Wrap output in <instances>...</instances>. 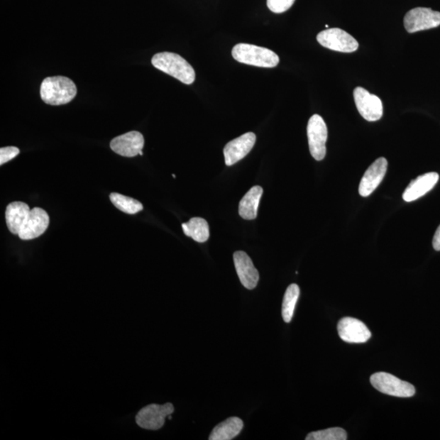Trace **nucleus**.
<instances>
[{"mask_svg": "<svg viewBox=\"0 0 440 440\" xmlns=\"http://www.w3.org/2000/svg\"><path fill=\"white\" fill-rule=\"evenodd\" d=\"M152 65L185 84L189 85L195 81L194 69L178 54L167 52L157 53L152 58Z\"/></svg>", "mask_w": 440, "mask_h": 440, "instance_id": "1", "label": "nucleus"}, {"mask_svg": "<svg viewBox=\"0 0 440 440\" xmlns=\"http://www.w3.org/2000/svg\"><path fill=\"white\" fill-rule=\"evenodd\" d=\"M75 82L64 76L48 77L42 82L40 96L43 102L50 106H62L76 97Z\"/></svg>", "mask_w": 440, "mask_h": 440, "instance_id": "2", "label": "nucleus"}, {"mask_svg": "<svg viewBox=\"0 0 440 440\" xmlns=\"http://www.w3.org/2000/svg\"><path fill=\"white\" fill-rule=\"evenodd\" d=\"M232 55L236 62L257 67L274 68L280 62L277 54L270 49L248 43L236 44L233 48Z\"/></svg>", "mask_w": 440, "mask_h": 440, "instance_id": "3", "label": "nucleus"}, {"mask_svg": "<svg viewBox=\"0 0 440 440\" xmlns=\"http://www.w3.org/2000/svg\"><path fill=\"white\" fill-rule=\"evenodd\" d=\"M370 383L378 392L395 397H412L416 392L415 387L411 383L400 380L388 373L379 372L373 374Z\"/></svg>", "mask_w": 440, "mask_h": 440, "instance_id": "4", "label": "nucleus"}, {"mask_svg": "<svg viewBox=\"0 0 440 440\" xmlns=\"http://www.w3.org/2000/svg\"><path fill=\"white\" fill-rule=\"evenodd\" d=\"M308 145L312 156L317 161H321L326 155V141L328 129L326 123L320 115L314 114L308 121Z\"/></svg>", "mask_w": 440, "mask_h": 440, "instance_id": "5", "label": "nucleus"}, {"mask_svg": "<svg viewBox=\"0 0 440 440\" xmlns=\"http://www.w3.org/2000/svg\"><path fill=\"white\" fill-rule=\"evenodd\" d=\"M317 40L323 47L340 53H353L359 48V43L353 36L339 28L323 31L319 33Z\"/></svg>", "mask_w": 440, "mask_h": 440, "instance_id": "6", "label": "nucleus"}, {"mask_svg": "<svg viewBox=\"0 0 440 440\" xmlns=\"http://www.w3.org/2000/svg\"><path fill=\"white\" fill-rule=\"evenodd\" d=\"M172 404H153L141 409L136 417V424L146 430L157 431L164 426L165 419L174 412Z\"/></svg>", "mask_w": 440, "mask_h": 440, "instance_id": "7", "label": "nucleus"}, {"mask_svg": "<svg viewBox=\"0 0 440 440\" xmlns=\"http://www.w3.org/2000/svg\"><path fill=\"white\" fill-rule=\"evenodd\" d=\"M404 24L407 31L415 33L440 26V13L427 8H416L407 13Z\"/></svg>", "mask_w": 440, "mask_h": 440, "instance_id": "8", "label": "nucleus"}, {"mask_svg": "<svg viewBox=\"0 0 440 440\" xmlns=\"http://www.w3.org/2000/svg\"><path fill=\"white\" fill-rule=\"evenodd\" d=\"M353 94L356 108L363 118L368 122H376L381 119L383 106L380 98L361 87L355 88Z\"/></svg>", "mask_w": 440, "mask_h": 440, "instance_id": "9", "label": "nucleus"}, {"mask_svg": "<svg viewBox=\"0 0 440 440\" xmlns=\"http://www.w3.org/2000/svg\"><path fill=\"white\" fill-rule=\"evenodd\" d=\"M341 339L349 343H365L372 336L370 330L357 319L345 317L338 324Z\"/></svg>", "mask_w": 440, "mask_h": 440, "instance_id": "10", "label": "nucleus"}, {"mask_svg": "<svg viewBox=\"0 0 440 440\" xmlns=\"http://www.w3.org/2000/svg\"><path fill=\"white\" fill-rule=\"evenodd\" d=\"M145 145L144 136L139 131H130L128 133L115 137L110 142V148L119 155L133 158L142 151Z\"/></svg>", "mask_w": 440, "mask_h": 440, "instance_id": "11", "label": "nucleus"}, {"mask_svg": "<svg viewBox=\"0 0 440 440\" xmlns=\"http://www.w3.org/2000/svg\"><path fill=\"white\" fill-rule=\"evenodd\" d=\"M255 141V134L248 132L229 142L224 148L225 164L230 167L241 161L252 150Z\"/></svg>", "mask_w": 440, "mask_h": 440, "instance_id": "12", "label": "nucleus"}, {"mask_svg": "<svg viewBox=\"0 0 440 440\" xmlns=\"http://www.w3.org/2000/svg\"><path fill=\"white\" fill-rule=\"evenodd\" d=\"M50 220L45 211L40 207L33 208L18 236L25 241L37 238L46 232Z\"/></svg>", "mask_w": 440, "mask_h": 440, "instance_id": "13", "label": "nucleus"}, {"mask_svg": "<svg viewBox=\"0 0 440 440\" xmlns=\"http://www.w3.org/2000/svg\"><path fill=\"white\" fill-rule=\"evenodd\" d=\"M387 159L379 158L368 168L361 181L359 187L361 196L366 197L375 191L387 173Z\"/></svg>", "mask_w": 440, "mask_h": 440, "instance_id": "14", "label": "nucleus"}, {"mask_svg": "<svg viewBox=\"0 0 440 440\" xmlns=\"http://www.w3.org/2000/svg\"><path fill=\"white\" fill-rule=\"evenodd\" d=\"M233 260L236 273L242 285L246 289H255L260 280V274L251 258L244 251H236L233 255Z\"/></svg>", "mask_w": 440, "mask_h": 440, "instance_id": "15", "label": "nucleus"}, {"mask_svg": "<svg viewBox=\"0 0 440 440\" xmlns=\"http://www.w3.org/2000/svg\"><path fill=\"white\" fill-rule=\"evenodd\" d=\"M439 174L430 172L418 176L412 180L403 194V199L407 202H414L426 195L438 183Z\"/></svg>", "mask_w": 440, "mask_h": 440, "instance_id": "16", "label": "nucleus"}, {"mask_svg": "<svg viewBox=\"0 0 440 440\" xmlns=\"http://www.w3.org/2000/svg\"><path fill=\"white\" fill-rule=\"evenodd\" d=\"M31 211V209L25 202L10 203L5 212V219H6L7 226L11 233L18 236Z\"/></svg>", "mask_w": 440, "mask_h": 440, "instance_id": "17", "label": "nucleus"}, {"mask_svg": "<svg viewBox=\"0 0 440 440\" xmlns=\"http://www.w3.org/2000/svg\"><path fill=\"white\" fill-rule=\"evenodd\" d=\"M263 192L262 187L254 186L246 192L239 204V214L242 219L247 220L256 219Z\"/></svg>", "mask_w": 440, "mask_h": 440, "instance_id": "18", "label": "nucleus"}, {"mask_svg": "<svg viewBox=\"0 0 440 440\" xmlns=\"http://www.w3.org/2000/svg\"><path fill=\"white\" fill-rule=\"evenodd\" d=\"M244 423L239 417H233L219 423L213 429L210 440H231L238 436L243 429Z\"/></svg>", "mask_w": 440, "mask_h": 440, "instance_id": "19", "label": "nucleus"}, {"mask_svg": "<svg viewBox=\"0 0 440 440\" xmlns=\"http://www.w3.org/2000/svg\"><path fill=\"white\" fill-rule=\"evenodd\" d=\"M184 233L197 242H205L210 236V230L207 220L199 217L192 218L188 223L182 224Z\"/></svg>", "mask_w": 440, "mask_h": 440, "instance_id": "20", "label": "nucleus"}, {"mask_svg": "<svg viewBox=\"0 0 440 440\" xmlns=\"http://www.w3.org/2000/svg\"><path fill=\"white\" fill-rule=\"evenodd\" d=\"M299 295L300 290L298 285L291 284L286 290L282 304V317L285 322L290 323L292 320Z\"/></svg>", "mask_w": 440, "mask_h": 440, "instance_id": "21", "label": "nucleus"}, {"mask_svg": "<svg viewBox=\"0 0 440 440\" xmlns=\"http://www.w3.org/2000/svg\"><path fill=\"white\" fill-rule=\"evenodd\" d=\"M109 199L115 207L126 214H135L143 210V205L139 201L117 194V192L110 194Z\"/></svg>", "mask_w": 440, "mask_h": 440, "instance_id": "22", "label": "nucleus"}, {"mask_svg": "<svg viewBox=\"0 0 440 440\" xmlns=\"http://www.w3.org/2000/svg\"><path fill=\"white\" fill-rule=\"evenodd\" d=\"M346 439H348V434L346 431L339 427L312 432L306 437V440H346Z\"/></svg>", "mask_w": 440, "mask_h": 440, "instance_id": "23", "label": "nucleus"}, {"mask_svg": "<svg viewBox=\"0 0 440 440\" xmlns=\"http://www.w3.org/2000/svg\"><path fill=\"white\" fill-rule=\"evenodd\" d=\"M295 0H267L269 9L275 13H282L293 6Z\"/></svg>", "mask_w": 440, "mask_h": 440, "instance_id": "24", "label": "nucleus"}, {"mask_svg": "<svg viewBox=\"0 0 440 440\" xmlns=\"http://www.w3.org/2000/svg\"><path fill=\"white\" fill-rule=\"evenodd\" d=\"M20 153L19 148L13 146L0 148V165H4L15 158Z\"/></svg>", "mask_w": 440, "mask_h": 440, "instance_id": "25", "label": "nucleus"}, {"mask_svg": "<svg viewBox=\"0 0 440 440\" xmlns=\"http://www.w3.org/2000/svg\"><path fill=\"white\" fill-rule=\"evenodd\" d=\"M433 247L434 250L437 251H440V225L434 236Z\"/></svg>", "mask_w": 440, "mask_h": 440, "instance_id": "26", "label": "nucleus"}]
</instances>
